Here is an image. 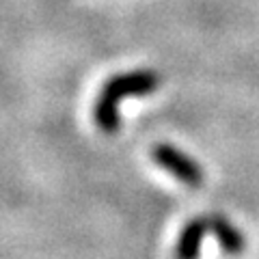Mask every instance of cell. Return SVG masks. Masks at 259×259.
Listing matches in <instances>:
<instances>
[{
    "instance_id": "6da1fadb",
    "label": "cell",
    "mask_w": 259,
    "mask_h": 259,
    "mask_svg": "<svg viewBox=\"0 0 259 259\" xmlns=\"http://www.w3.org/2000/svg\"><path fill=\"white\" fill-rule=\"evenodd\" d=\"M160 82H162L160 74L151 69H134V71L112 76L102 87V91L95 100V108H93L95 125L106 134H115L121 127V115H119L121 100L149 95L153 91H158Z\"/></svg>"
},
{
    "instance_id": "7a4b0ae2",
    "label": "cell",
    "mask_w": 259,
    "mask_h": 259,
    "mask_svg": "<svg viewBox=\"0 0 259 259\" xmlns=\"http://www.w3.org/2000/svg\"><path fill=\"white\" fill-rule=\"evenodd\" d=\"M151 160L156 162L160 168H164L168 175H173L177 182L186 186H201L203 184V168L199 166L197 160H192L188 153L173 147V145L160 143L151 149Z\"/></svg>"
},
{
    "instance_id": "3957f363",
    "label": "cell",
    "mask_w": 259,
    "mask_h": 259,
    "mask_svg": "<svg viewBox=\"0 0 259 259\" xmlns=\"http://www.w3.org/2000/svg\"><path fill=\"white\" fill-rule=\"evenodd\" d=\"M207 229L216 236L218 244L227 255H240L246 248L244 233L238 231L225 216H207Z\"/></svg>"
},
{
    "instance_id": "277c9868",
    "label": "cell",
    "mask_w": 259,
    "mask_h": 259,
    "mask_svg": "<svg viewBox=\"0 0 259 259\" xmlns=\"http://www.w3.org/2000/svg\"><path fill=\"white\" fill-rule=\"evenodd\" d=\"M207 218H194L184 227L175 246V259H199L201 242L207 233Z\"/></svg>"
}]
</instances>
